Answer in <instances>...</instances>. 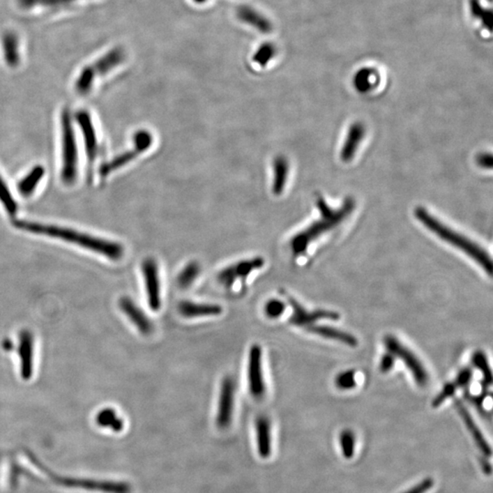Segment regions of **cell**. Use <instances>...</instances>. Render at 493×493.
I'll return each mask as SVG.
<instances>
[{
	"instance_id": "6da1fadb",
	"label": "cell",
	"mask_w": 493,
	"mask_h": 493,
	"mask_svg": "<svg viewBox=\"0 0 493 493\" xmlns=\"http://www.w3.org/2000/svg\"><path fill=\"white\" fill-rule=\"evenodd\" d=\"M13 225L15 228L23 230V232L59 238V240L78 245V246L91 250V252L101 254L112 261H119L125 253L122 245L117 243V242L93 237L86 233L76 232V230L20 220H14Z\"/></svg>"
},
{
	"instance_id": "7a4b0ae2",
	"label": "cell",
	"mask_w": 493,
	"mask_h": 493,
	"mask_svg": "<svg viewBox=\"0 0 493 493\" xmlns=\"http://www.w3.org/2000/svg\"><path fill=\"white\" fill-rule=\"evenodd\" d=\"M317 206L320 211V218L291 238V249L294 257L305 254L312 242L344 222L345 218L349 217L356 208V200L348 197L344 199L341 208H332L324 197L319 196L317 199Z\"/></svg>"
},
{
	"instance_id": "3957f363",
	"label": "cell",
	"mask_w": 493,
	"mask_h": 493,
	"mask_svg": "<svg viewBox=\"0 0 493 493\" xmlns=\"http://www.w3.org/2000/svg\"><path fill=\"white\" fill-rule=\"evenodd\" d=\"M415 215L425 228L429 229L430 232H432L434 235H436L441 240L453 245L457 250L467 254L489 275H492L493 268L492 258L483 247L475 243L473 241L469 240L462 233L456 232V230L451 229L450 227L441 222L438 218L431 215L423 206H418L415 209Z\"/></svg>"
},
{
	"instance_id": "277c9868",
	"label": "cell",
	"mask_w": 493,
	"mask_h": 493,
	"mask_svg": "<svg viewBox=\"0 0 493 493\" xmlns=\"http://www.w3.org/2000/svg\"><path fill=\"white\" fill-rule=\"evenodd\" d=\"M126 52L123 48L116 47L112 49L94 63L87 65L81 70L75 82V91L79 96L90 93L96 79L98 77L107 75L126 60Z\"/></svg>"
},
{
	"instance_id": "5b68a950",
	"label": "cell",
	"mask_w": 493,
	"mask_h": 493,
	"mask_svg": "<svg viewBox=\"0 0 493 493\" xmlns=\"http://www.w3.org/2000/svg\"><path fill=\"white\" fill-rule=\"evenodd\" d=\"M61 146H63V165L61 180L65 185L75 184L78 171V149L73 126L72 114L69 109H64L61 116Z\"/></svg>"
},
{
	"instance_id": "8992f818",
	"label": "cell",
	"mask_w": 493,
	"mask_h": 493,
	"mask_svg": "<svg viewBox=\"0 0 493 493\" xmlns=\"http://www.w3.org/2000/svg\"><path fill=\"white\" fill-rule=\"evenodd\" d=\"M153 144V137L151 132L146 129L138 130L137 132H135L134 137H132V149L115 156L111 161L103 165L101 169H100V176L107 177L110 174L120 169L121 167H125L130 162L137 158L138 156L149 151L151 149Z\"/></svg>"
},
{
	"instance_id": "52a82bcc",
	"label": "cell",
	"mask_w": 493,
	"mask_h": 493,
	"mask_svg": "<svg viewBox=\"0 0 493 493\" xmlns=\"http://www.w3.org/2000/svg\"><path fill=\"white\" fill-rule=\"evenodd\" d=\"M384 344L388 353L400 358L406 365L419 386H427L430 381L429 373L414 352L393 335L386 336Z\"/></svg>"
},
{
	"instance_id": "ba28073f",
	"label": "cell",
	"mask_w": 493,
	"mask_h": 493,
	"mask_svg": "<svg viewBox=\"0 0 493 493\" xmlns=\"http://www.w3.org/2000/svg\"><path fill=\"white\" fill-rule=\"evenodd\" d=\"M265 265V259L262 257L242 259L234 264L224 268L218 274V282L223 287L230 289L238 280H244L255 271L261 270Z\"/></svg>"
},
{
	"instance_id": "9c48e42d",
	"label": "cell",
	"mask_w": 493,
	"mask_h": 493,
	"mask_svg": "<svg viewBox=\"0 0 493 493\" xmlns=\"http://www.w3.org/2000/svg\"><path fill=\"white\" fill-rule=\"evenodd\" d=\"M54 480L69 488H79L88 491L103 493H131L132 488L125 481L98 480L91 479H75V478L56 477Z\"/></svg>"
},
{
	"instance_id": "30bf717a",
	"label": "cell",
	"mask_w": 493,
	"mask_h": 493,
	"mask_svg": "<svg viewBox=\"0 0 493 493\" xmlns=\"http://www.w3.org/2000/svg\"><path fill=\"white\" fill-rule=\"evenodd\" d=\"M236 383L232 377H226L221 383L218 397L217 426L225 430L230 426L235 407Z\"/></svg>"
},
{
	"instance_id": "8fae6325",
	"label": "cell",
	"mask_w": 493,
	"mask_h": 493,
	"mask_svg": "<svg viewBox=\"0 0 493 493\" xmlns=\"http://www.w3.org/2000/svg\"><path fill=\"white\" fill-rule=\"evenodd\" d=\"M248 383L250 394L255 400H261L265 395L266 386L262 367V349L259 344H253L248 360Z\"/></svg>"
},
{
	"instance_id": "7c38bea8",
	"label": "cell",
	"mask_w": 493,
	"mask_h": 493,
	"mask_svg": "<svg viewBox=\"0 0 493 493\" xmlns=\"http://www.w3.org/2000/svg\"><path fill=\"white\" fill-rule=\"evenodd\" d=\"M142 273H143L147 302L150 309L158 312L161 308V283L159 275L158 262L153 258L144 259L142 264Z\"/></svg>"
},
{
	"instance_id": "4fadbf2b",
	"label": "cell",
	"mask_w": 493,
	"mask_h": 493,
	"mask_svg": "<svg viewBox=\"0 0 493 493\" xmlns=\"http://www.w3.org/2000/svg\"><path fill=\"white\" fill-rule=\"evenodd\" d=\"M288 300L292 308L290 323L294 324V326L305 327L306 328V327L314 324L315 321L320 320L337 321L341 318L338 312L324 309L308 311L294 298H288Z\"/></svg>"
},
{
	"instance_id": "5bb4252c",
	"label": "cell",
	"mask_w": 493,
	"mask_h": 493,
	"mask_svg": "<svg viewBox=\"0 0 493 493\" xmlns=\"http://www.w3.org/2000/svg\"><path fill=\"white\" fill-rule=\"evenodd\" d=\"M76 119L78 121L79 128L84 135L88 158V180L91 181L94 162L98 155V141H97L96 131L88 112L79 111L76 114Z\"/></svg>"
},
{
	"instance_id": "9a60e30c",
	"label": "cell",
	"mask_w": 493,
	"mask_h": 493,
	"mask_svg": "<svg viewBox=\"0 0 493 493\" xmlns=\"http://www.w3.org/2000/svg\"><path fill=\"white\" fill-rule=\"evenodd\" d=\"M120 309L123 314L129 318L135 327L143 335H150L153 332V326L144 311L139 308L137 303L129 297L121 298L119 301Z\"/></svg>"
},
{
	"instance_id": "2e32d148",
	"label": "cell",
	"mask_w": 493,
	"mask_h": 493,
	"mask_svg": "<svg viewBox=\"0 0 493 493\" xmlns=\"http://www.w3.org/2000/svg\"><path fill=\"white\" fill-rule=\"evenodd\" d=\"M33 336L29 331L20 333L19 354L20 358V374L24 380L31 379L33 374L34 356Z\"/></svg>"
},
{
	"instance_id": "e0dca14e",
	"label": "cell",
	"mask_w": 493,
	"mask_h": 493,
	"mask_svg": "<svg viewBox=\"0 0 493 493\" xmlns=\"http://www.w3.org/2000/svg\"><path fill=\"white\" fill-rule=\"evenodd\" d=\"M179 314L185 318L218 317L222 314V307L214 303H200L183 301L179 304Z\"/></svg>"
},
{
	"instance_id": "ac0fdd59",
	"label": "cell",
	"mask_w": 493,
	"mask_h": 493,
	"mask_svg": "<svg viewBox=\"0 0 493 493\" xmlns=\"http://www.w3.org/2000/svg\"><path fill=\"white\" fill-rule=\"evenodd\" d=\"M365 132H367V130H365V126L362 123L356 122L350 126L341 150V159L345 163L352 160L354 156H356L360 144L364 139Z\"/></svg>"
},
{
	"instance_id": "d6986e66",
	"label": "cell",
	"mask_w": 493,
	"mask_h": 493,
	"mask_svg": "<svg viewBox=\"0 0 493 493\" xmlns=\"http://www.w3.org/2000/svg\"><path fill=\"white\" fill-rule=\"evenodd\" d=\"M455 406L457 411L460 413V417H462V420L464 421L469 433L473 437L474 441L476 442L478 447L480 448V450L483 451V453L485 454L486 456H491L492 448L490 447L485 438H484L483 434L481 433L479 427H478L476 422H475L473 418H472L471 413L469 412L467 407L460 400L456 401Z\"/></svg>"
},
{
	"instance_id": "ffe728a7",
	"label": "cell",
	"mask_w": 493,
	"mask_h": 493,
	"mask_svg": "<svg viewBox=\"0 0 493 493\" xmlns=\"http://www.w3.org/2000/svg\"><path fill=\"white\" fill-rule=\"evenodd\" d=\"M256 441L259 455L268 459L271 454V425L266 416H259L256 419Z\"/></svg>"
},
{
	"instance_id": "44dd1931",
	"label": "cell",
	"mask_w": 493,
	"mask_h": 493,
	"mask_svg": "<svg viewBox=\"0 0 493 493\" xmlns=\"http://www.w3.org/2000/svg\"><path fill=\"white\" fill-rule=\"evenodd\" d=\"M290 164L285 156H278L273 162V182L271 192L275 196H280L287 185Z\"/></svg>"
},
{
	"instance_id": "7402d4cb",
	"label": "cell",
	"mask_w": 493,
	"mask_h": 493,
	"mask_svg": "<svg viewBox=\"0 0 493 493\" xmlns=\"http://www.w3.org/2000/svg\"><path fill=\"white\" fill-rule=\"evenodd\" d=\"M306 330L310 333H314V335L321 336V337L341 342L347 347H356L358 345V340L356 336L344 332V331L336 329L335 327L312 324V326L306 327Z\"/></svg>"
},
{
	"instance_id": "603a6c76",
	"label": "cell",
	"mask_w": 493,
	"mask_h": 493,
	"mask_svg": "<svg viewBox=\"0 0 493 493\" xmlns=\"http://www.w3.org/2000/svg\"><path fill=\"white\" fill-rule=\"evenodd\" d=\"M237 16L241 22L254 26V28L258 29L259 31L264 32V33H268V32L273 31L271 29L273 26H271V22L264 16H262L261 13H259L258 11L248 7V6H241V7L238 8Z\"/></svg>"
},
{
	"instance_id": "cb8c5ba5",
	"label": "cell",
	"mask_w": 493,
	"mask_h": 493,
	"mask_svg": "<svg viewBox=\"0 0 493 493\" xmlns=\"http://www.w3.org/2000/svg\"><path fill=\"white\" fill-rule=\"evenodd\" d=\"M3 56L10 67H17L20 61V40L14 32L4 34L1 40Z\"/></svg>"
},
{
	"instance_id": "d4e9b609",
	"label": "cell",
	"mask_w": 493,
	"mask_h": 493,
	"mask_svg": "<svg viewBox=\"0 0 493 493\" xmlns=\"http://www.w3.org/2000/svg\"><path fill=\"white\" fill-rule=\"evenodd\" d=\"M202 273V267L199 262L192 261L188 262L177 275L176 283L179 288L185 290L191 287Z\"/></svg>"
},
{
	"instance_id": "484cf974",
	"label": "cell",
	"mask_w": 493,
	"mask_h": 493,
	"mask_svg": "<svg viewBox=\"0 0 493 493\" xmlns=\"http://www.w3.org/2000/svg\"><path fill=\"white\" fill-rule=\"evenodd\" d=\"M45 169L41 165H37L33 169L26 175L17 185V190L23 197L31 196L35 188H36L38 182L43 179Z\"/></svg>"
},
{
	"instance_id": "4316f807",
	"label": "cell",
	"mask_w": 493,
	"mask_h": 493,
	"mask_svg": "<svg viewBox=\"0 0 493 493\" xmlns=\"http://www.w3.org/2000/svg\"><path fill=\"white\" fill-rule=\"evenodd\" d=\"M79 0H17V4L24 10H33V8H63L72 5Z\"/></svg>"
},
{
	"instance_id": "83f0119b",
	"label": "cell",
	"mask_w": 493,
	"mask_h": 493,
	"mask_svg": "<svg viewBox=\"0 0 493 493\" xmlns=\"http://www.w3.org/2000/svg\"><path fill=\"white\" fill-rule=\"evenodd\" d=\"M96 422L99 426L107 427L114 432H121L125 427L123 419L118 417L116 412L112 409H105L100 411L97 415Z\"/></svg>"
},
{
	"instance_id": "f1b7e54d",
	"label": "cell",
	"mask_w": 493,
	"mask_h": 493,
	"mask_svg": "<svg viewBox=\"0 0 493 493\" xmlns=\"http://www.w3.org/2000/svg\"><path fill=\"white\" fill-rule=\"evenodd\" d=\"M472 363H473L474 367L479 369L481 374H483L484 386H492L493 380L492 372L486 354L481 352V351H477L472 356Z\"/></svg>"
},
{
	"instance_id": "f546056e",
	"label": "cell",
	"mask_w": 493,
	"mask_h": 493,
	"mask_svg": "<svg viewBox=\"0 0 493 493\" xmlns=\"http://www.w3.org/2000/svg\"><path fill=\"white\" fill-rule=\"evenodd\" d=\"M0 202H1L8 214L10 215L17 214V202H15L13 194L10 193L8 185H6L1 176H0Z\"/></svg>"
},
{
	"instance_id": "4dcf8cb0",
	"label": "cell",
	"mask_w": 493,
	"mask_h": 493,
	"mask_svg": "<svg viewBox=\"0 0 493 493\" xmlns=\"http://www.w3.org/2000/svg\"><path fill=\"white\" fill-rule=\"evenodd\" d=\"M340 444L342 455L347 459L353 457L356 450V436L352 430L342 431L340 435Z\"/></svg>"
},
{
	"instance_id": "1f68e13d",
	"label": "cell",
	"mask_w": 493,
	"mask_h": 493,
	"mask_svg": "<svg viewBox=\"0 0 493 493\" xmlns=\"http://www.w3.org/2000/svg\"><path fill=\"white\" fill-rule=\"evenodd\" d=\"M335 385L342 390H350L356 388V373L353 370L342 372L336 377Z\"/></svg>"
},
{
	"instance_id": "d6a6232c",
	"label": "cell",
	"mask_w": 493,
	"mask_h": 493,
	"mask_svg": "<svg viewBox=\"0 0 493 493\" xmlns=\"http://www.w3.org/2000/svg\"><path fill=\"white\" fill-rule=\"evenodd\" d=\"M285 310V303L278 299H271L266 303L264 306L266 317L271 319H277L282 317Z\"/></svg>"
},
{
	"instance_id": "836d02e7",
	"label": "cell",
	"mask_w": 493,
	"mask_h": 493,
	"mask_svg": "<svg viewBox=\"0 0 493 493\" xmlns=\"http://www.w3.org/2000/svg\"><path fill=\"white\" fill-rule=\"evenodd\" d=\"M275 48L271 43L265 44V45L259 49L258 52L254 56V61L264 66L275 55Z\"/></svg>"
},
{
	"instance_id": "e575fe53",
	"label": "cell",
	"mask_w": 493,
	"mask_h": 493,
	"mask_svg": "<svg viewBox=\"0 0 493 493\" xmlns=\"http://www.w3.org/2000/svg\"><path fill=\"white\" fill-rule=\"evenodd\" d=\"M457 388L455 383H448L447 385L444 386L442 390L439 393L438 395L434 398L432 401L433 407H439L445 402L448 398L453 397L457 390Z\"/></svg>"
},
{
	"instance_id": "d590c367",
	"label": "cell",
	"mask_w": 493,
	"mask_h": 493,
	"mask_svg": "<svg viewBox=\"0 0 493 493\" xmlns=\"http://www.w3.org/2000/svg\"><path fill=\"white\" fill-rule=\"evenodd\" d=\"M472 377H473V373H472L471 369L466 367L460 372L454 383L457 388H467L472 381Z\"/></svg>"
},
{
	"instance_id": "8d00e7d4",
	"label": "cell",
	"mask_w": 493,
	"mask_h": 493,
	"mask_svg": "<svg viewBox=\"0 0 493 493\" xmlns=\"http://www.w3.org/2000/svg\"><path fill=\"white\" fill-rule=\"evenodd\" d=\"M395 357L392 354H384L380 361V370L382 373H388L394 367Z\"/></svg>"
},
{
	"instance_id": "74e56055",
	"label": "cell",
	"mask_w": 493,
	"mask_h": 493,
	"mask_svg": "<svg viewBox=\"0 0 493 493\" xmlns=\"http://www.w3.org/2000/svg\"><path fill=\"white\" fill-rule=\"evenodd\" d=\"M434 485V481L431 479H426L422 480L420 483L417 484V485L413 487V488L409 489L403 493H426L429 492Z\"/></svg>"
},
{
	"instance_id": "f35d334b",
	"label": "cell",
	"mask_w": 493,
	"mask_h": 493,
	"mask_svg": "<svg viewBox=\"0 0 493 493\" xmlns=\"http://www.w3.org/2000/svg\"><path fill=\"white\" fill-rule=\"evenodd\" d=\"M476 162L480 167L485 169H492V155L491 153H481L477 156Z\"/></svg>"
},
{
	"instance_id": "ab89813d",
	"label": "cell",
	"mask_w": 493,
	"mask_h": 493,
	"mask_svg": "<svg viewBox=\"0 0 493 493\" xmlns=\"http://www.w3.org/2000/svg\"><path fill=\"white\" fill-rule=\"evenodd\" d=\"M195 1H196V2H199V3H202V2H204V1H206V0H195Z\"/></svg>"
}]
</instances>
